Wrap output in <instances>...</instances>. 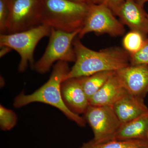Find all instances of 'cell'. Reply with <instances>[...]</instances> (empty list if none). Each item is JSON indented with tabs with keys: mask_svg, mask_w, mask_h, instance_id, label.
<instances>
[{
	"mask_svg": "<svg viewBox=\"0 0 148 148\" xmlns=\"http://www.w3.org/2000/svg\"><path fill=\"white\" fill-rule=\"evenodd\" d=\"M75 64L64 81L103 71L116 72L130 65V55L123 49L111 47L99 51L86 47L76 37L73 42Z\"/></svg>",
	"mask_w": 148,
	"mask_h": 148,
	"instance_id": "obj_1",
	"label": "cell"
},
{
	"mask_svg": "<svg viewBox=\"0 0 148 148\" xmlns=\"http://www.w3.org/2000/svg\"><path fill=\"white\" fill-rule=\"evenodd\" d=\"M70 71L67 62L58 61L53 66L50 78L47 82L30 95L21 92L14 99V107L20 108L36 102L45 103L58 109L78 125L84 127L86 122L85 119L67 108L61 95V84Z\"/></svg>",
	"mask_w": 148,
	"mask_h": 148,
	"instance_id": "obj_2",
	"label": "cell"
},
{
	"mask_svg": "<svg viewBox=\"0 0 148 148\" xmlns=\"http://www.w3.org/2000/svg\"><path fill=\"white\" fill-rule=\"evenodd\" d=\"M91 5L72 0H43L42 24L68 33L81 30Z\"/></svg>",
	"mask_w": 148,
	"mask_h": 148,
	"instance_id": "obj_3",
	"label": "cell"
},
{
	"mask_svg": "<svg viewBox=\"0 0 148 148\" xmlns=\"http://www.w3.org/2000/svg\"><path fill=\"white\" fill-rule=\"evenodd\" d=\"M51 29L50 27L41 24L23 32L1 34L0 46L10 48L19 54L21 60L18 65V71H25L29 65L34 69L35 48L42 38L50 36Z\"/></svg>",
	"mask_w": 148,
	"mask_h": 148,
	"instance_id": "obj_4",
	"label": "cell"
},
{
	"mask_svg": "<svg viewBox=\"0 0 148 148\" xmlns=\"http://www.w3.org/2000/svg\"><path fill=\"white\" fill-rule=\"evenodd\" d=\"M81 30L68 33L51 28L48 44L41 58L35 63V71L45 74L50 71L56 61L75 62L76 55L73 43Z\"/></svg>",
	"mask_w": 148,
	"mask_h": 148,
	"instance_id": "obj_5",
	"label": "cell"
},
{
	"mask_svg": "<svg viewBox=\"0 0 148 148\" xmlns=\"http://www.w3.org/2000/svg\"><path fill=\"white\" fill-rule=\"evenodd\" d=\"M7 34L27 31L42 24L43 0H8Z\"/></svg>",
	"mask_w": 148,
	"mask_h": 148,
	"instance_id": "obj_6",
	"label": "cell"
},
{
	"mask_svg": "<svg viewBox=\"0 0 148 148\" xmlns=\"http://www.w3.org/2000/svg\"><path fill=\"white\" fill-rule=\"evenodd\" d=\"M84 114L93 132V142L101 143L114 140L122 123L113 106L90 105Z\"/></svg>",
	"mask_w": 148,
	"mask_h": 148,
	"instance_id": "obj_7",
	"label": "cell"
},
{
	"mask_svg": "<svg viewBox=\"0 0 148 148\" xmlns=\"http://www.w3.org/2000/svg\"><path fill=\"white\" fill-rule=\"evenodd\" d=\"M115 16L113 12L104 5L92 4L79 37L82 38L92 32L108 34L113 37L123 36L125 31L124 24Z\"/></svg>",
	"mask_w": 148,
	"mask_h": 148,
	"instance_id": "obj_8",
	"label": "cell"
},
{
	"mask_svg": "<svg viewBox=\"0 0 148 148\" xmlns=\"http://www.w3.org/2000/svg\"><path fill=\"white\" fill-rule=\"evenodd\" d=\"M115 74L129 94L144 98L148 93V66L130 65L116 71Z\"/></svg>",
	"mask_w": 148,
	"mask_h": 148,
	"instance_id": "obj_9",
	"label": "cell"
},
{
	"mask_svg": "<svg viewBox=\"0 0 148 148\" xmlns=\"http://www.w3.org/2000/svg\"><path fill=\"white\" fill-rule=\"evenodd\" d=\"M114 14L130 30L138 31L145 36L148 34V14L135 0H125Z\"/></svg>",
	"mask_w": 148,
	"mask_h": 148,
	"instance_id": "obj_10",
	"label": "cell"
},
{
	"mask_svg": "<svg viewBox=\"0 0 148 148\" xmlns=\"http://www.w3.org/2000/svg\"><path fill=\"white\" fill-rule=\"evenodd\" d=\"M61 92L64 103L69 110L78 115L85 114L90 104L79 78L64 81L61 84Z\"/></svg>",
	"mask_w": 148,
	"mask_h": 148,
	"instance_id": "obj_11",
	"label": "cell"
},
{
	"mask_svg": "<svg viewBox=\"0 0 148 148\" xmlns=\"http://www.w3.org/2000/svg\"><path fill=\"white\" fill-rule=\"evenodd\" d=\"M113 108L122 123L133 120L148 112L144 98L128 92L117 101Z\"/></svg>",
	"mask_w": 148,
	"mask_h": 148,
	"instance_id": "obj_12",
	"label": "cell"
},
{
	"mask_svg": "<svg viewBox=\"0 0 148 148\" xmlns=\"http://www.w3.org/2000/svg\"><path fill=\"white\" fill-rule=\"evenodd\" d=\"M127 92L122 86L115 72L104 85L90 98L89 104L95 106H113Z\"/></svg>",
	"mask_w": 148,
	"mask_h": 148,
	"instance_id": "obj_13",
	"label": "cell"
},
{
	"mask_svg": "<svg viewBox=\"0 0 148 148\" xmlns=\"http://www.w3.org/2000/svg\"><path fill=\"white\" fill-rule=\"evenodd\" d=\"M148 112L131 121L122 123L114 140H148Z\"/></svg>",
	"mask_w": 148,
	"mask_h": 148,
	"instance_id": "obj_14",
	"label": "cell"
},
{
	"mask_svg": "<svg viewBox=\"0 0 148 148\" xmlns=\"http://www.w3.org/2000/svg\"><path fill=\"white\" fill-rule=\"evenodd\" d=\"M114 72H99L88 76L78 77L88 101L104 85Z\"/></svg>",
	"mask_w": 148,
	"mask_h": 148,
	"instance_id": "obj_15",
	"label": "cell"
},
{
	"mask_svg": "<svg viewBox=\"0 0 148 148\" xmlns=\"http://www.w3.org/2000/svg\"><path fill=\"white\" fill-rule=\"evenodd\" d=\"M148 147V140L118 141L96 143L92 140L84 143L79 148H142Z\"/></svg>",
	"mask_w": 148,
	"mask_h": 148,
	"instance_id": "obj_16",
	"label": "cell"
},
{
	"mask_svg": "<svg viewBox=\"0 0 148 148\" xmlns=\"http://www.w3.org/2000/svg\"><path fill=\"white\" fill-rule=\"evenodd\" d=\"M146 36L136 31L130 30L125 35L122 41L123 49L132 55L141 49L145 42Z\"/></svg>",
	"mask_w": 148,
	"mask_h": 148,
	"instance_id": "obj_17",
	"label": "cell"
},
{
	"mask_svg": "<svg viewBox=\"0 0 148 148\" xmlns=\"http://www.w3.org/2000/svg\"><path fill=\"white\" fill-rule=\"evenodd\" d=\"M17 117L16 114L10 109L0 106V127L2 130L8 131L16 125Z\"/></svg>",
	"mask_w": 148,
	"mask_h": 148,
	"instance_id": "obj_18",
	"label": "cell"
},
{
	"mask_svg": "<svg viewBox=\"0 0 148 148\" xmlns=\"http://www.w3.org/2000/svg\"><path fill=\"white\" fill-rule=\"evenodd\" d=\"M130 65L148 66V39L143 47L134 54L130 55Z\"/></svg>",
	"mask_w": 148,
	"mask_h": 148,
	"instance_id": "obj_19",
	"label": "cell"
},
{
	"mask_svg": "<svg viewBox=\"0 0 148 148\" xmlns=\"http://www.w3.org/2000/svg\"><path fill=\"white\" fill-rule=\"evenodd\" d=\"M9 8L8 0H0V33L1 34H7Z\"/></svg>",
	"mask_w": 148,
	"mask_h": 148,
	"instance_id": "obj_20",
	"label": "cell"
},
{
	"mask_svg": "<svg viewBox=\"0 0 148 148\" xmlns=\"http://www.w3.org/2000/svg\"><path fill=\"white\" fill-rule=\"evenodd\" d=\"M99 3L108 8L114 14L124 2L125 0H99Z\"/></svg>",
	"mask_w": 148,
	"mask_h": 148,
	"instance_id": "obj_21",
	"label": "cell"
},
{
	"mask_svg": "<svg viewBox=\"0 0 148 148\" xmlns=\"http://www.w3.org/2000/svg\"><path fill=\"white\" fill-rule=\"evenodd\" d=\"M1 52H0V56L1 57H3L6 53H8L9 52L12 50L10 48L7 47H1Z\"/></svg>",
	"mask_w": 148,
	"mask_h": 148,
	"instance_id": "obj_22",
	"label": "cell"
},
{
	"mask_svg": "<svg viewBox=\"0 0 148 148\" xmlns=\"http://www.w3.org/2000/svg\"><path fill=\"white\" fill-rule=\"evenodd\" d=\"M72 1L78 2L89 4L99 3L98 0H72Z\"/></svg>",
	"mask_w": 148,
	"mask_h": 148,
	"instance_id": "obj_23",
	"label": "cell"
},
{
	"mask_svg": "<svg viewBox=\"0 0 148 148\" xmlns=\"http://www.w3.org/2000/svg\"><path fill=\"white\" fill-rule=\"evenodd\" d=\"M135 1H136V2L138 3L143 7H144V5L146 3L148 2V0H135Z\"/></svg>",
	"mask_w": 148,
	"mask_h": 148,
	"instance_id": "obj_24",
	"label": "cell"
},
{
	"mask_svg": "<svg viewBox=\"0 0 148 148\" xmlns=\"http://www.w3.org/2000/svg\"><path fill=\"white\" fill-rule=\"evenodd\" d=\"M142 148H148V147H146Z\"/></svg>",
	"mask_w": 148,
	"mask_h": 148,
	"instance_id": "obj_25",
	"label": "cell"
},
{
	"mask_svg": "<svg viewBox=\"0 0 148 148\" xmlns=\"http://www.w3.org/2000/svg\"><path fill=\"white\" fill-rule=\"evenodd\" d=\"M98 2H99V0H98Z\"/></svg>",
	"mask_w": 148,
	"mask_h": 148,
	"instance_id": "obj_26",
	"label": "cell"
},
{
	"mask_svg": "<svg viewBox=\"0 0 148 148\" xmlns=\"http://www.w3.org/2000/svg\"></svg>",
	"mask_w": 148,
	"mask_h": 148,
	"instance_id": "obj_27",
	"label": "cell"
}]
</instances>
